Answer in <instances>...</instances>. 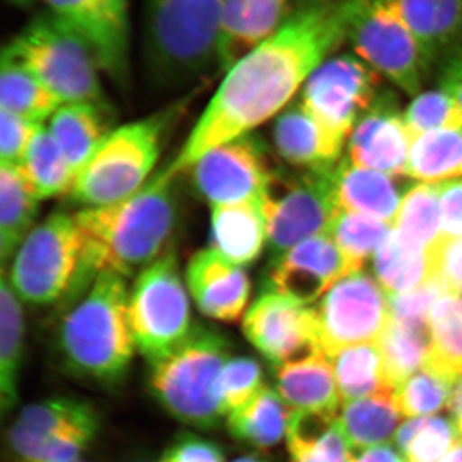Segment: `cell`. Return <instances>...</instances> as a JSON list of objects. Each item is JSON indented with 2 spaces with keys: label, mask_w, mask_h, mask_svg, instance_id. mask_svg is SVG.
<instances>
[{
  "label": "cell",
  "mask_w": 462,
  "mask_h": 462,
  "mask_svg": "<svg viewBox=\"0 0 462 462\" xmlns=\"http://www.w3.org/2000/svg\"><path fill=\"white\" fill-rule=\"evenodd\" d=\"M356 0L294 11L275 35L226 72L165 172L173 178L224 143L249 135L293 98L312 72L346 41Z\"/></svg>",
  "instance_id": "obj_1"
},
{
  "label": "cell",
  "mask_w": 462,
  "mask_h": 462,
  "mask_svg": "<svg viewBox=\"0 0 462 462\" xmlns=\"http://www.w3.org/2000/svg\"><path fill=\"white\" fill-rule=\"evenodd\" d=\"M178 179L161 170L133 196L76 212L91 282L106 273L127 279L165 254L179 220Z\"/></svg>",
  "instance_id": "obj_2"
},
{
  "label": "cell",
  "mask_w": 462,
  "mask_h": 462,
  "mask_svg": "<svg viewBox=\"0 0 462 462\" xmlns=\"http://www.w3.org/2000/svg\"><path fill=\"white\" fill-rule=\"evenodd\" d=\"M129 291L124 276L100 273L67 310L57 345L69 372L106 385L120 383L129 373L136 352Z\"/></svg>",
  "instance_id": "obj_3"
},
{
  "label": "cell",
  "mask_w": 462,
  "mask_h": 462,
  "mask_svg": "<svg viewBox=\"0 0 462 462\" xmlns=\"http://www.w3.org/2000/svg\"><path fill=\"white\" fill-rule=\"evenodd\" d=\"M224 0H148L144 65L154 89L176 93L220 69Z\"/></svg>",
  "instance_id": "obj_4"
},
{
  "label": "cell",
  "mask_w": 462,
  "mask_h": 462,
  "mask_svg": "<svg viewBox=\"0 0 462 462\" xmlns=\"http://www.w3.org/2000/svg\"><path fill=\"white\" fill-rule=\"evenodd\" d=\"M230 357L231 346L223 334L194 325L180 345L149 364V389L176 420L212 430L224 419L217 380Z\"/></svg>",
  "instance_id": "obj_5"
},
{
  "label": "cell",
  "mask_w": 462,
  "mask_h": 462,
  "mask_svg": "<svg viewBox=\"0 0 462 462\" xmlns=\"http://www.w3.org/2000/svg\"><path fill=\"white\" fill-rule=\"evenodd\" d=\"M9 264V282L21 300L32 306L62 300L72 305L93 282L87 273L75 215L66 212H56L36 224Z\"/></svg>",
  "instance_id": "obj_6"
},
{
  "label": "cell",
  "mask_w": 462,
  "mask_h": 462,
  "mask_svg": "<svg viewBox=\"0 0 462 462\" xmlns=\"http://www.w3.org/2000/svg\"><path fill=\"white\" fill-rule=\"evenodd\" d=\"M166 123L165 116H152L115 127L79 171L69 199L93 208L141 190L153 178Z\"/></svg>",
  "instance_id": "obj_7"
},
{
  "label": "cell",
  "mask_w": 462,
  "mask_h": 462,
  "mask_svg": "<svg viewBox=\"0 0 462 462\" xmlns=\"http://www.w3.org/2000/svg\"><path fill=\"white\" fill-rule=\"evenodd\" d=\"M5 50L65 103H106L96 57L80 35L53 14L36 17Z\"/></svg>",
  "instance_id": "obj_8"
},
{
  "label": "cell",
  "mask_w": 462,
  "mask_h": 462,
  "mask_svg": "<svg viewBox=\"0 0 462 462\" xmlns=\"http://www.w3.org/2000/svg\"><path fill=\"white\" fill-rule=\"evenodd\" d=\"M127 311L136 352L148 364L189 336L194 328L190 294L173 252H166L136 273Z\"/></svg>",
  "instance_id": "obj_9"
},
{
  "label": "cell",
  "mask_w": 462,
  "mask_h": 462,
  "mask_svg": "<svg viewBox=\"0 0 462 462\" xmlns=\"http://www.w3.org/2000/svg\"><path fill=\"white\" fill-rule=\"evenodd\" d=\"M336 169L276 171L263 199L267 245L273 258L312 236L327 234L340 211Z\"/></svg>",
  "instance_id": "obj_10"
},
{
  "label": "cell",
  "mask_w": 462,
  "mask_h": 462,
  "mask_svg": "<svg viewBox=\"0 0 462 462\" xmlns=\"http://www.w3.org/2000/svg\"><path fill=\"white\" fill-rule=\"evenodd\" d=\"M346 41L367 66L404 93L421 89L430 66L393 0H356Z\"/></svg>",
  "instance_id": "obj_11"
},
{
  "label": "cell",
  "mask_w": 462,
  "mask_h": 462,
  "mask_svg": "<svg viewBox=\"0 0 462 462\" xmlns=\"http://www.w3.org/2000/svg\"><path fill=\"white\" fill-rule=\"evenodd\" d=\"M384 291L372 276L357 272L325 293L315 307L319 342L325 355L378 342L392 319Z\"/></svg>",
  "instance_id": "obj_12"
},
{
  "label": "cell",
  "mask_w": 462,
  "mask_h": 462,
  "mask_svg": "<svg viewBox=\"0 0 462 462\" xmlns=\"http://www.w3.org/2000/svg\"><path fill=\"white\" fill-rule=\"evenodd\" d=\"M245 339L275 367L321 354L315 307L267 289L242 319ZM325 354V352H324Z\"/></svg>",
  "instance_id": "obj_13"
},
{
  "label": "cell",
  "mask_w": 462,
  "mask_h": 462,
  "mask_svg": "<svg viewBox=\"0 0 462 462\" xmlns=\"http://www.w3.org/2000/svg\"><path fill=\"white\" fill-rule=\"evenodd\" d=\"M188 172L197 194L212 207L263 199L276 170L263 145L249 134L212 148Z\"/></svg>",
  "instance_id": "obj_14"
},
{
  "label": "cell",
  "mask_w": 462,
  "mask_h": 462,
  "mask_svg": "<svg viewBox=\"0 0 462 462\" xmlns=\"http://www.w3.org/2000/svg\"><path fill=\"white\" fill-rule=\"evenodd\" d=\"M379 81L378 74L360 58L352 54L329 58L306 81L302 105L330 132L345 139L378 98Z\"/></svg>",
  "instance_id": "obj_15"
},
{
  "label": "cell",
  "mask_w": 462,
  "mask_h": 462,
  "mask_svg": "<svg viewBox=\"0 0 462 462\" xmlns=\"http://www.w3.org/2000/svg\"><path fill=\"white\" fill-rule=\"evenodd\" d=\"M87 42L100 71L125 85L130 75L129 0H42Z\"/></svg>",
  "instance_id": "obj_16"
},
{
  "label": "cell",
  "mask_w": 462,
  "mask_h": 462,
  "mask_svg": "<svg viewBox=\"0 0 462 462\" xmlns=\"http://www.w3.org/2000/svg\"><path fill=\"white\" fill-rule=\"evenodd\" d=\"M357 272L334 239L320 234L273 260L269 289L310 305L340 279Z\"/></svg>",
  "instance_id": "obj_17"
},
{
  "label": "cell",
  "mask_w": 462,
  "mask_h": 462,
  "mask_svg": "<svg viewBox=\"0 0 462 462\" xmlns=\"http://www.w3.org/2000/svg\"><path fill=\"white\" fill-rule=\"evenodd\" d=\"M184 276L191 300L206 318L234 324L247 312L252 291L247 272L215 249L197 252L188 263Z\"/></svg>",
  "instance_id": "obj_18"
},
{
  "label": "cell",
  "mask_w": 462,
  "mask_h": 462,
  "mask_svg": "<svg viewBox=\"0 0 462 462\" xmlns=\"http://www.w3.org/2000/svg\"><path fill=\"white\" fill-rule=\"evenodd\" d=\"M389 94L378 97L356 127L349 141V160L355 166L391 176L406 175L412 136Z\"/></svg>",
  "instance_id": "obj_19"
},
{
  "label": "cell",
  "mask_w": 462,
  "mask_h": 462,
  "mask_svg": "<svg viewBox=\"0 0 462 462\" xmlns=\"http://www.w3.org/2000/svg\"><path fill=\"white\" fill-rule=\"evenodd\" d=\"M294 11L291 0H224L220 29V69L231 66L275 35Z\"/></svg>",
  "instance_id": "obj_20"
},
{
  "label": "cell",
  "mask_w": 462,
  "mask_h": 462,
  "mask_svg": "<svg viewBox=\"0 0 462 462\" xmlns=\"http://www.w3.org/2000/svg\"><path fill=\"white\" fill-rule=\"evenodd\" d=\"M98 412L85 401L51 397L27 404L9 427L7 442L14 457L42 440L75 430L99 431Z\"/></svg>",
  "instance_id": "obj_21"
},
{
  "label": "cell",
  "mask_w": 462,
  "mask_h": 462,
  "mask_svg": "<svg viewBox=\"0 0 462 462\" xmlns=\"http://www.w3.org/2000/svg\"><path fill=\"white\" fill-rule=\"evenodd\" d=\"M273 138L282 160L306 170L334 167L345 141L325 127L302 103L279 116Z\"/></svg>",
  "instance_id": "obj_22"
},
{
  "label": "cell",
  "mask_w": 462,
  "mask_h": 462,
  "mask_svg": "<svg viewBox=\"0 0 462 462\" xmlns=\"http://www.w3.org/2000/svg\"><path fill=\"white\" fill-rule=\"evenodd\" d=\"M211 248L239 266H248L263 254L267 224L263 199L209 207Z\"/></svg>",
  "instance_id": "obj_23"
},
{
  "label": "cell",
  "mask_w": 462,
  "mask_h": 462,
  "mask_svg": "<svg viewBox=\"0 0 462 462\" xmlns=\"http://www.w3.org/2000/svg\"><path fill=\"white\" fill-rule=\"evenodd\" d=\"M428 65L462 45V0H393Z\"/></svg>",
  "instance_id": "obj_24"
},
{
  "label": "cell",
  "mask_w": 462,
  "mask_h": 462,
  "mask_svg": "<svg viewBox=\"0 0 462 462\" xmlns=\"http://www.w3.org/2000/svg\"><path fill=\"white\" fill-rule=\"evenodd\" d=\"M340 208L394 225L401 199L409 189L387 173L355 166L345 160L336 169Z\"/></svg>",
  "instance_id": "obj_25"
},
{
  "label": "cell",
  "mask_w": 462,
  "mask_h": 462,
  "mask_svg": "<svg viewBox=\"0 0 462 462\" xmlns=\"http://www.w3.org/2000/svg\"><path fill=\"white\" fill-rule=\"evenodd\" d=\"M114 111L106 103H65L51 116L48 130L76 176L115 129Z\"/></svg>",
  "instance_id": "obj_26"
},
{
  "label": "cell",
  "mask_w": 462,
  "mask_h": 462,
  "mask_svg": "<svg viewBox=\"0 0 462 462\" xmlns=\"http://www.w3.org/2000/svg\"><path fill=\"white\" fill-rule=\"evenodd\" d=\"M275 370L276 391L291 411L339 412L342 398L333 366L324 352Z\"/></svg>",
  "instance_id": "obj_27"
},
{
  "label": "cell",
  "mask_w": 462,
  "mask_h": 462,
  "mask_svg": "<svg viewBox=\"0 0 462 462\" xmlns=\"http://www.w3.org/2000/svg\"><path fill=\"white\" fill-rule=\"evenodd\" d=\"M291 409L279 392L264 385L245 406L225 418L227 430L239 442L266 451L287 436Z\"/></svg>",
  "instance_id": "obj_28"
},
{
  "label": "cell",
  "mask_w": 462,
  "mask_h": 462,
  "mask_svg": "<svg viewBox=\"0 0 462 462\" xmlns=\"http://www.w3.org/2000/svg\"><path fill=\"white\" fill-rule=\"evenodd\" d=\"M0 281V406L7 413L18 402V380L25 349V311L23 300L17 296L2 272Z\"/></svg>",
  "instance_id": "obj_29"
},
{
  "label": "cell",
  "mask_w": 462,
  "mask_h": 462,
  "mask_svg": "<svg viewBox=\"0 0 462 462\" xmlns=\"http://www.w3.org/2000/svg\"><path fill=\"white\" fill-rule=\"evenodd\" d=\"M38 197L32 193L16 165L0 162V257L3 269L30 231L35 227Z\"/></svg>",
  "instance_id": "obj_30"
},
{
  "label": "cell",
  "mask_w": 462,
  "mask_h": 462,
  "mask_svg": "<svg viewBox=\"0 0 462 462\" xmlns=\"http://www.w3.org/2000/svg\"><path fill=\"white\" fill-rule=\"evenodd\" d=\"M0 62V109L33 123L50 121L62 100L5 48Z\"/></svg>",
  "instance_id": "obj_31"
},
{
  "label": "cell",
  "mask_w": 462,
  "mask_h": 462,
  "mask_svg": "<svg viewBox=\"0 0 462 462\" xmlns=\"http://www.w3.org/2000/svg\"><path fill=\"white\" fill-rule=\"evenodd\" d=\"M328 358L333 366L340 398L346 402L393 394L396 391L388 382L384 360L376 343L346 346Z\"/></svg>",
  "instance_id": "obj_32"
},
{
  "label": "cell",
  "mask_w": 462,
  "mask_h": 462,
  "mask_svg": "<svg viewBox=\"0 0 462 462\" xmlns=\"http://www.w3.org/2000/svg\"><path fill=\"white\" fill-rule=\"evenodd\" d=\"M402 413L393 394L348 401L340 407L339 427L355 449L374 448L387 443L397 433Z\"/></svg>",
  "instance_id": "obj_33"
},
{
  "label": "cell",
  "mask_w": 462,
  "mask_h": 462,
  "mask_svg": "<svg viewBox=\"0 0 462 462\" xmlns=\"http://www.w3.org/2000/svg\"><path fill=\"white\" fill-rule=\"evenodd\" d=\"M17 169L39 200L69 196L74 188L76 172L57 142L42 126L26 156Z\"/></svg>",
  "instance_id": "obj_34"
},
{
  "label": "cell",
  "mask_w": 462,
  "mask_h": 462,
  "mask_svg": "<svg viewBox=\"0 0 462 462\" xmlns=\"http://www.w3.org/2000/svg\"><path fill=\"white\" fill-rule=\"evenodd\" d=\"M430 348L424 367L452 383L462 379V296L439 297L430 312Z\"/></svg>",
  "instance_id": "obj_35"
},
{
  "label": "cell",
  "mask_w": 462,
  "mask_h": 462,
  "mask_svg": "<svg viewBox=\"0 0 462 462\" xmlns=\"http://www.w3.org/2000/svg\"><path fill=\"white\" fill-rule=\"evenodd\" d=\"M374 273L389 297L409 293L431 282L430 254L407 245L392 230L374 254Z\"/></svg>",
  "instance_id": "obj_36"
},
{
  "label": "cell",
  "mask_w": 462,
  "mask_h": 462,
  "mask_svg": "<svg viewBox=\"0 0 462 462\" xmlns=\"http://www.w3.org/2000/svg\"><path fill=\"white\" fill-rule=\"evenodd\" d=\"M406 175L427 182L462 176V127L433 130L412 138Z\"/></svg>",
  "instance_id": "obj_37"
},
{
  "label": "cell",
  "mask_w": 462,
  "mask_h": 462,
  "mask_svg": "<svg viewBox=\"0 0 462 462\" xmlns=\"http://www.w3.org/2000/svg\"><path fill=\"white\" fill-rule=\"evenodd\" d=\"M394 225L404 243L430 254L443 238L437 185L420 184L409 189Z\"/></svg>",
  "instance_id": "obj_38"
},
{
  "label": "cell",
  "mask_w": 462,
  "mask_h": 462,
  "mask_svg": "<svg viewBox=\"0 0 462 462\" xmlns=\"http://www.w3.org/2000/svg\"><path fill=\"white\" fill-rule=\"evenodd\" d=\"M376 345L384 360L388 382L397 389L427 364L430 334L410 329L391 319Z\"/></svg>",
  "instance_id": "obj_39"
},
{
  "label": "cell",
  "mask_w": 462,
  "mask_h": 462,
  "mask_svg": "<svg viewBox=\"0 0 462 462\" xmlns=\"http://www.w3.org/2000/svg\"><path fill=\"white\" fill-rule=\"evenodd\" d=\"M393 225L378 218L340 209L331 223L328 236L339 245L343 254L358 270L365 261L376 254Z\"/></svg>",
  "instance_id": "obj_40"
},
{
  "label": "cell",
  "mask_w": 462,
  "mask_h": 462,
  "mask_svg": "<svg viewBox=\"0 0 462 462\" xmlns=\"http://www.w3.org/2000/svg\"><path fill=\"white\" fill-rule=\"evenodd\" d=\"M455 383L422 367L394 391L400 412L407 418L431 415L448 407Z\"/></svg>",
  "instance_id": "obj_41"
},
{
  "label": "cell",
  "mask_w": 462,
  "mask_h": 462,
  "mask_svg": "<svg viewBox=\"0 0 462 462\" xmlns=\"http://www.w3.org/2000/svg\"><path fill=\"white\" fill-rule=\"evenodd\" d=\"M264 387L263 367L247 356H231L217 380V398L224 419L245 406Z\"/></svg>",
  "instance_id": "obj_42"
},
{
  "label": "cell",
  "mask_w": 462,
  "mask_h": 462,
  "mask_svg": "<svg viewBox=\"0 0 462 462\" xmlns=\"http://www.w3.org/2000/svg\"><path fill=\"white\" fill-rule=\"evenodd\" d=\"M412 138L439 129L462 127V111L446 91H428L413 100L404 116Z\"/></svg>",
  "instance_id": "obj_43"
},
{
  "label": "cell",
  "mask_w": 462,
  "mask_h": 462,
  "mask_svg": "<svg viewBox=\"0 0 462 462\" xmlns=\"http://www.w3.org/2000/svg\"><path fill=\"white\" fill-rule=\"evenodd\" d=\"M445 293L446 291L439 282L431 281L409 293L389 297L392 320L410 329L430 334L431 310Z\"/></svg>",
  "instance_id": "obj_44"
},
{
  "label": "cell",
  "mask_w": 462,
  "mask_h": 462,
  "mask_svg": "<svg viewBox=\"0 0 462 462\" xmlns=\"http://www.w3.org/2000/svg\"><path fill=\"white\" fill-rule=\"evenodd\" d=\"M454 421L422 418L420 428L404 452L406 462H440L460 438Z\"/></svg>",
  "instance_id": "obj_45"
},
{
  "label": "cell",
  "mask_w": 462,
  "mask_h": 462,
  "mask_svg": "<svg viewBox=\"0 0 462 462\" xmlns=\"http://www.w3.org/2000/svg\"><path fill=\"white\" fill-rule=\"evenodd\" d=\"M42 126L44 125L0 109V162L18 165Z\"/></svg>",
  "instance_id": "obj_46"
},
{
  "label": "cell",
  "mask_w": 462,
  "mask_h": 462,
  "mask_svg": "<svg viewBox=\"0 0 462 462\" xmlns=\"http://www.w3.org/2000/svg\"><path fill=\"white\" fill-rule=\"evenodd\" d=\"M431 281L462 296V238H442L430 252Z\"/></svg>",
  "instance_id": "obj_47"
},
{
  "label": "cell",
  "mask_w": 462,
  "mask_h": 462,
  "mask_svg": "<svg viewBox=\"0 0 462 462\" xmlns=\"http://www.w3.org/2000/svg\"><path fill=\"white\" fill-rule=\"evenodd\" d=\"M291 462H355L351 446L338 424L311 448L291 455Z\"/></svg>",
  "instance_id": "obj_48"
},
{
  "label": "cell",
  "mask_w": 462,
  "mask_h": 462,
  "mask_svg": "<svg viewBox=\"0 0 462 462\" xmlns=\"http://www.w3.org/2000/svg\"><path fill=\"white\" fill-rule=\"evenodd\" d=\"M160 462H224V456L211 440L187 434L167 449Z\"/></svg>",
  "instance_id": "obj_49"
},
{
  "label": "cell",
  "mask_w": 462,
  "mask_h": 462,
  "mask_svg": "<svg viewBox=\"0 0 462 462\" xmlns=\"http://www.w3.org/2000/svg\"><path fill=\"white\" fill-rule=\"evenodd\" d=\"M443 238H462V180L437 185Z\"/></svg>",
  "instance_id": "obj_50"
},
{
  "label": "cell",
  "mask_w": 462,
  "mask_h": 462,
  "mask_svg": "<svg viewBox=\"0 0 462 462\" xmlns=\"http://www.w3.org/2000/svg\"><path fill=\"white\" fill-rule=\"evenodd\" d=\"M439 83L462 111V45L440 62Z\"/></svg>",
  "instance_id": "obj_51"
},
{
  "label": "cell",
  "mask_w": 462,
  "mask_h": 462,
  "mask_svg": "<svg viewBox=\"0 0 462 462\" xmlns=\"http://www.w3.org/2000/svg\"><path fill=\"white\" fill-rule=\"evenodd\" d=\"M355 462H406L391 446H379L366 449Z\"/></svg>",
  "instance_id": "obj_52"
},
{
  "label": "cell",
  "mask_w": 462,
  "mask_h": 462,
  "mask_svg": "<svg viewBox=\"0 0 462 462\" xmlns=\"http://www.w3.org/2000/svg\"><path fill=\"white\" fill-rule=\"evenodd\" d=\"M447 409L451 412L452 421L457 430L458 437L462 439V379L456 383Z\"/></svg>",
  "instance_id": "obj_53"
},
{
  "label": "cell",
  "mask_w": 462,
  "mask_h": 462,
  "mask_svg": "<svg viewBox=\"0 0 462 462\" xmlns=\"http://www.w3.org/2000/svg\"><path fill=\"white\" fill-rule=\"evenodd\" d=\"M440 462H462V439L457 440L456 445L449 449L448 454L445 456Z\"/></svg>",
  "instance_id": "obj_54"
},
{
  "label": "cell",
  "mask_w": 462,
  "mask_h": 462,
  "mask_svg": "<svg viewBox=\"0 0 462 462\" xmlns=\"http://www.w3.org/2000/svg\"><path fill=\"white\" fill-rule=\"evenodd\" d=\"M230 462H266L263 458L258 457L256 455L243 456V457L236 458Z\"/></svg>",
  "instance_id": "obj_55"
},
{
  "label": "cell",
  "mask_w": 462,
  "mask_h": 462,
  "mask_svg": "<svg viewBox=\"0 0 462 462\" xmlns=\"http://www.w3.org/2000/svg\"><path fill=\"white\" fill-rule=\"evenodd\" d=\"M9 2L14 3V5H21V7H23V5H29L30 3L33 2V0H9Z\"/></svg>",
  "instance_id": "obj_56"
},
{
  "label": "cell",
  "mask_w": 462,
  "mask_h": 462,
  "mask_svg": "<svg viewBox=\"0 0 462 462\" xmlns=\"http://www.w3.org/2000/svg\"><path fill=\"white\" fill-rule=\"evenodd\" d=\"M331 0H310V5H320V3H328Z\"/></svg>",
  "instance_id": "obj_57"
},
{
  "label": "cell",
  "mask_w": 462,
  "mask_h": 462,
  "mask_svg": "<svg viewBox=\"0 0 462 462\" xmlns=\"http://www.w3.org/2000/svg\"><path fill=\"white\" fill-rule=\"evenodd\" d=\"M62 462H87V461H84V460H81V458H79V460L62 461Z\"/></svg>",
  "instance_id": "obj_58"
}]
</instances>
